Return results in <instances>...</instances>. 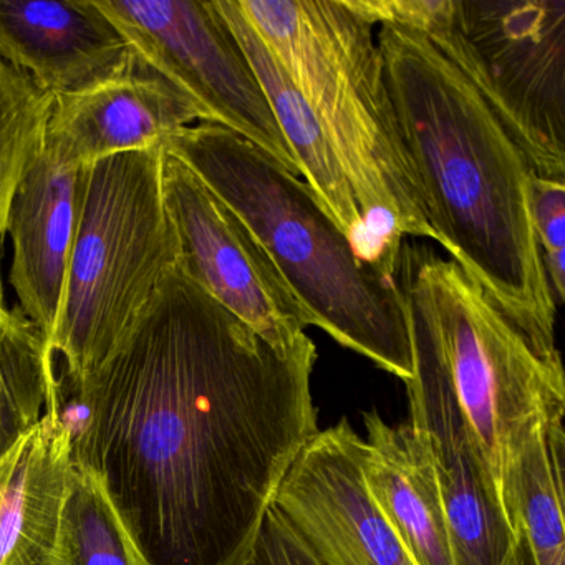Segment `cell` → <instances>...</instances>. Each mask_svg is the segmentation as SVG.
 <instances>
[{
  "instance_id": "17",
  "label": "cell",
  "mask_w": 565,
  "mask_h": 565,
  "mask_svg": "<svg viewBox=\"0 0 565 565\" xmlns=\"http://www.w3.org/2000/svg\"><path fill=\"white\" fill-rule=\"evenodd\" d=\"M263 87L280 134L296 160L300 178L313 191L323 210L365 259L366 231L355 194L337 161L335 153L310 110L263 35L247 19L237 0H213ZM366 260V259H365Z\"/></svg>"
},
{
  "instance_id": "11",
  "label": "cell",
  "mask_w": 565,
  "mask_h": 565,
  "mask_svg": "<svg viewBox=\"0 0 565 565\" xmlns=\"http://www.w3.org/2000/svg\"><path fill=\"white\" fill-rule=\"evenodd\" d=\"M362 448L349 419L319 429L273 505L323 565H415L366 489Z\"/></svg>"
},
{
  "instance_id": "7",
  "label": "cell",
  "mask_w": 565,
  "mask_h": 565,
  "mask_svg": "<svg viewBox=\"0 0 565 565\" xmlns=\"http://www.w3.org/2000/svg\"><path fill=\"white\" fill-rule=\"evenodd\" d=\"M535 177L565 183V0H455L438 31Z\"/></svg>"
},
{
  "instance_id": "12",
  "label": "cell",
  "mask_w": 565,
  "mask_h": 565,
  "mask_svg": "<svg viewBox=\"0 0 565 565\" xmlns=\"http://www.w3.org/2000/svg\"><path fill=\"white\" fill-rule=\"evenodd\" d=\"M0 58L61 97L121 77L137 57L95 0H0Z\"/></svg>"
},
{
  "instance_id": "13",
  "label": "cell",
  "mask_w": 565,
  "mask_h": 565,
  "mask_svg": "<svg viewBox=\"0 0 565 565\" xmlns=\"http://www.w3.org/2000/svg\"><path fill=\"white\" fill-rule=\"evenodd\" d=\"M200 121L186 95L135 58L130 71L115 81L55 97L45 147L84 167L163 147L171 135Z\"/></svg>"
},
{
  "instance_id": "9",
  "label": "cell",
  "mask_w": 565,
  "mask_h": 565,
  "mask_svg": "<svg viewBox=\"0 0 565 565\" xmlns=\"http://www.w3.org/2000/svg\"><path fill=\"white\" fill-rule=\"evenodd\" d=\"M163 190L180 241V267L207 296L280 352L302 345L310 327L270 257L246 224L164 151Z\"/></svg>"
},
{
  "instance_id": "20",
  "label": "cell",
  "mask_w": 565,
  "mask_h": 565,
  "mask_svg": "<svg viewBox=\"0 0 565 565\" xmlns=\"http://www.w3.org/2000/svg\"><path fill=\"white\" fill-rule=\"evenodd\" d=\"M42 565H145L104 489L74 459L54 547Z\"/></svg>"
},
{
  "instance_id": "4",
  "label": "cell",
  "mask_w": 565,
  "mask_h": 565,
  "mask_svg": "<svg viewBox=\"0 0 565 565\" xmlns=\"http://www.w3.org/2000/svg\"><path fill=\"white\" fill-rule=\"evenodd\" d=\"M309 104L355 194L365 259L398 276L403 237L435 241L373 25L345 0H237Z\"/></svg>"
},
{
  "instance_id": "21",
  "label": "cell",
  "mask_w": 565,
  "mask_h": 565,
  "mask_svg": "<svg viewBox=\"0 0 565 565\" xmlns=\"http://www.w3.org/2000/svg\"><path fill=\"white\" fill-rule=\"evenodd\" d=\"M55 97L0 58V244L19 186L45 148Z\"/></svg>"
},
{
  "instance_id": "24",
  "label": "cell",
  "mask_w": 565,
  "mask_h": 565,
  "mask_svg": "<svg viewBox=\"0 0 565 565\" xmlns=\"http://www.w3.org/2000/svg\"><path fill=\"white\" fill-rule=\"evenodd\" d=\"M243 565H323L274 505L267 509L259 532Z\"/></svg>"
},
{
  "instance_id": "14",
  "label": "cell",
  "mask_w": 565,
  "mask_h": 565,
  "mask_svg": "<svg viewBox=\"0 0 565 565\" xmlns=\"http://www.w3.org/2000/svg\"><path fill=\"white\" fill-rule=\"evenodd\" d=\"M82 168L45 147L19 186L9 216V282L47 345L57 327L77 234Z\"/></svg>"
},
{
  "instance_id": "1",
  "label": "cell",
  "mask_w": 565,
  "mask_h": 565,
  "mask_svg": "<svg viewBox=\"0 0 565 565\" xmlns=\"http://www.w3.org/2000/svg\"><path fill=\"white\" fill-rule=\"evenodd\" d=\"M317 345L280 352L171 270L114 355L75 390L72 459L145 565H243L319 431Z\"/></svg>"
},
{
  "instance_id": "18",
  "label": "cell",
  "mask_w": 565,
  "mask_h": 565,
  "mask_svg": "<svg viewBox=\"0 0 565 565\" xmlns=\"http://www.w3.org/2000/svg\"><path fill=\"white\" fill-rule=\"evenodd\" d=\"M564 416L539 422L502 469V508L537 565H565Z\"/></svg>"
},
{
  "instance_id": "22",
  "label": "cell",
  "mask_w": 565,
  "mask_h": 565,
  "mask_svg": "<svg viewBox=\"0 0 565 565\" xmlns=\"http://www.w3.org/2000/svg\"><path fill=\"white\" fill-rule=\"evenodd\" d=\"M531 211L555 303L565 300V183L532 178Z\"/></svg>"
},
{
  "instance_id": "19",
  "label": "cell",
  "mask_w": 565,
  "mask_h": 565,
  "mask_svg": "<svg viewBox=\"0 0 565 565\" xmlns=\"http://www.w3.org/2000/svg\"><path fill=\"white\" fill-rule=\"evenodd\" d=\"M54 359L21 307H9L0 244V456L41 422L49 403L61 399Z\"/></svg>"
},
{
  "instance_id": "6",
  "label": "cell",
  "mask_w": 565,
  "mask_h": 565,
  "mask_svg": "<svg viewBox=\"0 0 565 565\" xmlns=\"http://www.w3.org/2000/svg\"><path fill=\"white\" fill-rule=\"evenodd\" d=\"M398 282L435 339L501 498L502 469L519 443L565 413L562 360L542 356L455 260L403 246Z\"/></svg>"
},
{
  "instance_id": "8",
  "label": "cell",
  "mask_w": 565,
  "mask_h": 565,
  "mask_svg": "<svg viewBox=\"0 0 565 565\" xmlns=\"http://www.w3.org/2000/svg\"><path fill=\"white\" fill-rule=\"evenodd\" d=\"M95 4L141 64L193 102L201 121L241 135L299 174L263 87L213 0H95Z\"/></svg>"
},
{
  "instance_id": "5",
  "label": "cell",
  "mask_w": 565,
  "mask_h": 565,
  "mask_svg": "<svg viewBox=\"0 0 565 565\" xmlns=\"http://www.w3.org/2000/svg\"><path fill=\"white\" fill-rule=\"evenodd\" d=\"M163 147L82 168V203L57 327L49 349L72 392L124 343L164 277L180 241L163 190Z\"/></svg>"
},
{
  "instance_id": "15",
  "label": "cell",
  "mask_w": 565,
  "mask_h": 565,
  "mask_svg": "<svg viewBox=\"0 0 565 565\" xmlns=\"http://www.w3.org/2000/svg\"><path fill=\"white\" fill-rule=\"evenodd\" d=\"M72 468L62 403L0 456V565H42L54 547Z\"/></svg>"
},
{
  "instance_id": "10",
  "label": "cell",
  "mask_w": 565,
  "mask_h": 565,
  "mask_svg": "<svg viewBox=\"0 0 565 565\" xmlns=\"http://www.w3.org/2000/svg\"><path fill=\"white\" fill-rule=\"evenodd\" d=\"M405 307L413 353V376L405 383L409 425L422 436L431 459L456 565H501L514 531L435 339L418 310L406 302Z\"/></svg>"
},
{
  "instance_id": "25",
  "label": "cell",
  "mask_w": 565,
  "mask_h": 565,
  "mask_svg": "<svg viewBox=\"0 0 565 565\" xmlns=\"http://www.w3.org/2000/svg\"><path fill=\"white\" fill-rule=\"evenodd\" d=\"M501 565H537L534 555H532L531 545H529L527 539H525L521 529L515 527L514 541H512L511 548H509Z\"/></svg>"
},
{
  "instance_id": "16",
  "label": "cell",
  "mask_w": 565,
  "mask_h": 565,
  "mask_svg": "<svg viewBox=\"0 0 565 565\" xmlns=\"http://www.w3.org/2000/svg\"><path fill=\"white\" fill-rule=\"evenodd\" d=\"M362 471L366 489L415 565H456L448 521L431 459L409 425L379 415L363 418Z\"/></svg>"
},
{
  "instance_id": "3",
  "label": "cell",
  "mask_w": 565,
  "mask_h": 565,
  "mask_svg": "<svg viewBox=\"0 0 565 565\" xmlns=\"http://www.w3.org/2000/svg\"><path fill=\"white\" fill-rule=\"evenodd\" d=\"M163 150L254 234L310 326L408 382V316L398 279L362 259L299 174L217 124L181 128Z\"/></svg>"
},
{
  "instance_id": "2",
  "label": "cell",
  "mask_w": 565,
  "mask_h": 565,
  "mask_svg": "<svg viewBox=\"0 0 565 565\" xmlns=\"http://www.w3.org/2000/svg\"><path fill=\"white\" fill-rule=\"evenodd\" d=\"M376 42L436 243L542 356L561 359L527 154L438 34L380 25Z\"/></svg>"
},
{
  "instance_id": "23",
  "label": "cell",
  "mask_w": 565,
  "mask_h": 565,
  "mask_svg": "<svg viewBox=\"0 0 565 565\" xmlns=\"http://www.w3.org/2000/svg\"><path fill=\"white\" fill-rule=\"evenodd\" d=\"M347 6L370 25H395L429 32L451 25L455 0H345Z\"/></svg>"
}]
</instances>
